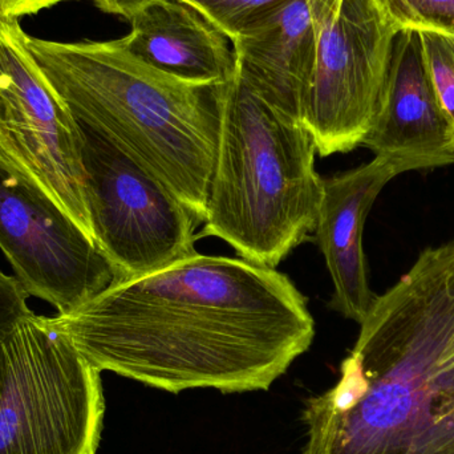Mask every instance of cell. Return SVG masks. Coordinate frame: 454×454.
Segmentation results:
<instances>
[{"label": "cell", "mask_w": 454, "mask_h": 454, "mask_svg": "<svg viewBox=\"0 0 454 454\" xmlns=\"http://www.w3.org/2000/svg\"><path fill=\"white\" fill-rule=\"evenodd\" d=\"M396 34L376 0H339L328 13L301 114L319 156L362 146L378 111Z\"/></svg>", "instance_id": "ba28073f"}, {"label": "cell", "mask_w": 454, "mask_h": 454, "mask_svg": "<svg viewBox=\"0 0 454 454\" xmlns=\"http://www.w3.org/2000/svg\"><path fill=\"white\" fill-rule=\"evenodd\" d=\"M53 317L96 370L170 394L267 391L315 338L288 275L199 253Z\"/></svg>", "instance_id": "6da1fadb"}, {"label": "cell", "mask_w": 454, "mask_h": 454, "mask_svg": "<svg viewBox=\"0 0 454 454\" xmlns=\"http://www.w3.org/2000/svg\"><path fill=\"white\" fill-rule=\"evenodd\" d=\"M67 0H0V19L18 20L20 16L32 15Z\"/></svg>", "instance_id": "ac0fdd59"}, {"label": "cell", "mask_w": 454, "mask_h": 454, "mask_svg": "<svg viewBox=\"0 0 454 454\" xmlns=\"http://www.w3.org/2000/svg\"><path fill=\"white\" fill-rule=\"evenodd\" d=\"M396 31L415 29L454 36V0H376Z\"/></svg>", "instance_id": "5bb4252c"}, {"label": "cell", "mask_w": 454, "mask_h": 454, "mask_svg": "<svg viewBox=\"0 0 454 454\" xmlns=\"http://www.w3.org/2000/svg\"><path fill=\"white\" fill-rule=\"evenodd\" d=\"M24 36L18 20L0 19V154L95 242L82 128L43 82Z\"/></svg>", "instance_id": "52a82bcc"}, {"label": "cell", "mask_w": 454, "mask_h": 454, "mask_svg": "<svg viewBox=\"0 0 454 454\" xmlns=\"http://www.w3.org/2000/svg\"><path fill=\"white\" fill-rule=\"evenodd\" d=\"M96 7L112 15L122 16L129 20L149 0H90Z\"/></svg>", "instance_id": "d6986e66"}, {"label": "cell", "mask_w": 454, "mask_h": 454, "mask_svg": "<svg viewBox=\"0 0 454 454\" xmlns=\"http://www.w3.org/2000/svg\"><path fill=\"white\" fill-rule=\"evenodd\" d=\"M420 35L429 74L454 129V36L437 32Z\"/></svg>", "instance_id": "2e32d148"}, {"label": "cell", "mask_w": 454, "mask_h": 454, "mask_svg": "<svg viewBox=\"0 0 454 454\" xmlns=\"http://www.w3.org/2000/svg\"><path fill=\"white\" fill-rule=\"evenodd\" d=\"M129 21L125 47L160 71L207 84H226L237 74L231 40L183 0H149Z\"/></svg>", "instance_id": "4fadbf2b"}, {"label": "cell", "mask_w": 454, "mask_h": 454, "mask_svg": "<svg viewBox=\"0 0 454 454\" xmlns=\"http://www.w3.org/2000/svg\"><path fill=\"white\" fill-rule=\"evenodd\" d=\"M27 50L72 116L207 217L226 84L188 82L136 58L122 39L61 43L26 34Z\"/></svg>", "instance_id": "3957f363"}, {"label": "cell", "mask_w": 454, "mask_h": 454, "mask_svg": "<svg viewBox=\"0 0 454 454\" xmlns=\"http://www.w3.org/2000/svg\"><path fill=\"white\" fill-rule=\"evenodd\" d=\"M339 0H291L232 43L238 74L262 98L301 121L320 29Z\"/></svg>", "instance_id": "7c38bea8"}, {"label": "cell", "mask_w": 454, "mask_h": 454, "mask_svg": "<svg viewBox=\"0 0 454 454\" xmlns=\"http://www.w3.org/2000/svg\"><path fill=\"white\" fill-rule=\"evenodd\" d=\"M309 128L235 74L223 93L204 227L240 258L277 269L317 229L325 184Z\"/></svg>", "instance_id": "277c9868"}, {"label": "cell", "mask_w": 454, "mask_h": 454, "mask_svg": "<svg viewBox=\"0 0 454 454\" xmlns=\"http://www.w3.org/2000/svg\"><path fill=\"white\" fill-rule=\"evenodd\" d=\"M100 373L55 317L32 312L0 331V454H96Z\"/></svg>", "instance_id": "5b68a950"}, {"label": "cell", "mask_w": 454, "mask_h": 454, "mask_svg": "<svg viewBox=\"0 0 454 454\" xmlns=\"http://www.w3.org/2000/svg\"><path fill=\"white\" fill-rule=\"evenodd\" d=\"M79 125L93 238L116 270L117 282L196 254L197 215L116 144Z\"/></svg>", "instance_id": "8992f818"}, {"label": "cell", "mask_w": 454, "mask_h": 454, "mask_svg": "<svg viewBox=\"0 0 454 454\" xmlns=\"http://www.w3.org/2000/svg\"><path fill=\"white\" fill-rule=\"evenodd\" d=\"M0 250L29 296L68 315L119 280L103 251L0 154Z\"/></svg>", "instance_id": "9c48e42d"}, {"label": "cell", "mask_w": 454, "mask_h": 454, "mask_svg": "<svg viewBox=\"0 0 454 454\" xmlns=\"http://www.w3.org/2000/svg\"><path fill=\"white\" fill-rule=\"evenodd\" d=\"M28 298V294L15 277L0 271V331L12 327L34 312L27 303Z\"/></svg>", "instance_id": "e0dca14e"}, {"label": "cell", "mask_w": 454, "mask_h": 454, "mask_svg": "<svg viewBox=\"0 0 454 454\" xmlns=\"http://www.w3.org/2000/svg\"><path fill=\"white\" fill-rule=\"evenodd\" d=\"M362 146L376 156L403 154L454 164V129L424 56L420 32L395 36L378 111Z\"/></svg>", "instance_id": "8fae6325"}, {"label": "cell", "mask_w": 454, "mask_h": 454, "mask_svg": "<svg viewBox=\"0 0 454 454\" xmlns=\"http://www.w3.org/2000/svg\"><path fill=\"white\" fill-rule=\"evenodd\" d=\"M234 42L246 29L291 0H183Z\"/></svg>", "instance_id": "9a60e30c"}, {"label": "cell", "mask_w": 454, "mask_h": 454, "mask_svg": "<svg viewBox=\"0 0 454 454\" xmlns=\"http://www.w3.org/2000/svg\"><path fill=\"white\" fill-rule=\"evenodd\" d=\"M437 167L444 165L424 157L381 154L362 167L323 178L325 194L314 234L333 280V311L360 325L375 301L368 285L363 230L380 192L403 173Z\"/></svg>", "instance_id": "30bf717a"}, {"label": "cell", "mask_w": 454, "mask_h": 454, "mask_svg": "<svg viewBox=\"0 0 454 454\" xmlns=\"http://www.w3.org/2000/svg\"><path fill=\"white\" fill-rule=\"evenodd\" d=\"M303 421L301 454H454V243L376 296L338 384Z\"/></svg>", "instance_id": "7a4b0ae2"}]
</instances>
